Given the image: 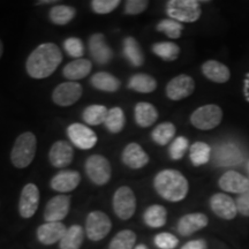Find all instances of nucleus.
Listing matches in <instances>:
<instances>
[{"mask_svg":"<svg viewBox=\"0 0 249 249\" xmlns=\"http://www.w3.org/2000/svg\"><path fill=\"white\" fill-rule=\"evenodd\" d=\"M61 61L60 48L54 43H43L29 54L26 62V71L33 79H46L54 73Z\"/></svg>","mask_w":249,"mask_h":249,"instance_id":"nucleus-1","label":"nucleus"},{"mask_svg":"<svg viewBox=\"0 0 249 249\" xmlns=\"http://www.w3.org/2000/svg\"><path fill=\"white\" fill-rule=\"evenodd\" d=\"M154 187L160 197L170 202H180L188 194L189 185L185 176L177 170H163L157 173Z\"/></svg>","mask_w":249,"mask_h":249,"instance_id":"nucleus-2","label":"nucleus"},{"mask_svg":"<svg viewBox=\"0 0 249 249\" xmlns=\"http://www.w3.org/2000/svg\"><path fill=\"white\" fill-rule=\"evenodd\" d=\"M37 140L31 132L22 133L15 140L11 152V161L17 169H26L34 160L36 155Z\"/></svg>","mask_w":249,"mask_h":249,"instance_id":"nucleus-3","label":"nucleus"},{"mask_svg":"<svg viewBox=\"0 0 249 249\" xmlns=\"http://www.w3.org/2000/svg\"><path fill=\"white\" fill-rule=\"evenodd\" d=\"M166 13L178 22H195L200 18L201 1L197 0H170L166 2Z\"/></svg>","mask_w":249,"mask_h":249,"instance_id":"nucleus-4","label":"nucleus"},{"mask_svg":"<svg viewBox=\"0 0 249 249\" xmlns=\"http://www.w3.org/2000/svg\"><path fill=\"white\" fill-rule=\"evenodd\" d=\"M223 120V111L218 105L208 104L196 108L191 116V124L200 130H211L219 126Z\"/></svg>","mask_w":249,"mask_h":249,"instance_id":"nucleus-5","label":"nucleus"},{"mask_svg":"<svg viewBox=\"0 0 249 249\" xmlns=\"http://www.w3.org/2000/svg\"><path fill=\"white\" fill-rule=\"evenodd\" d=\"M86 173L97 186H104L110 181L112 167L107 158L102 155H91L86 161Z\"/></svg>","mask_w":249,"mask_h":249,"instance_id":"nucleus-6","label":"nucleus"},{"mask_svg":"<svg viewBox=\"0 0 249 249\" xmlns=\"http://www.w3.org/2000/svg\"><path fill=\"white\" fill-rule=\"evenodd\" d=\"M112 204L117 217L123 220L130 219L136 210V198L132 188L128 186L119 187L114 193Z\"/></svg>","mask_w":249,"mask_h":249,"instance_id":"nucleus-7","label":"nucleus"},{"mask_svg":"<svg viewBox=\"0 0 249 249\" xmlns=\"http://www.w3.org/2000/svg\"><path fill=\"white\" fill-rule=\"evenodd\" d=\"M111 219L103 211H91L86 220V233L91 241H101L110 233Z\"/></svg>","mask_w":249,"mask_h":249,"instance_id":"nucleus-8","label":"nucleus"},{"mask_svg":"<svg viewBox=\"0 0 249 249\" xmlns=\"http://www.w3.org/2000/svg\"><path fill=\"white\" fill-rule=\"evenodd\" d=\"M82 92L83 89L80 83L67 81V82H62L55 87L52 92V101L59 107H71L79 101L82 96Z\"/></svg>","mask_w":249,"mask_h":249,"instance_id":"nucleus-9","label":"nucleus"},{"mask_svg":"<svg viewBox=\"0 0 249 249\" xmlns=\"http://www.w3.org/2000/svg\"><path fill=\"white\" fill-rule=\"evenodd\" d=\"M67 135L75 147L82 150H89L97 143V136L88 126L82 124H71L67 128Z\"/></svg>","mask_w":249,"mask_h":249,"instance_id":"nucleus-10","label":"nucleus"},{"mask_svg":"<svg viewBox=\"0 0 249 249\" xmlns=\"http://www.w3.org/2000/svg\"><path fill=\"white\" fill-rule=\"evenodd\" d=\"M39 204V189L35 183H27L22 188L18 201V213L22 218H31Z\"/></svg>","mask_w":249,"mask_h":249,"instance_id":"nucleus-11","label":"nucleus"},{"mask_svg":"<svg viewBox=\"0 0 249 249\" xmlns=\"http://www.w3.org/2000/svg\"><path fill=\"white\" fill-rule=\"evenodd\" d=\"M195 90V82L193 77L181 74L173 77L166 86V96L171 101H181L189 97Z\"/></svg>","mask_w":249,"mask_h":249,"instance_id":"nucleus-12","label":"nucleus"},{"mask_svg":"<svg viewBox=\"0 0 249 249\" xmlns=\"http://www.w3.org/2000/svg\"><path fill=\"white\" fill-rule=\"evenodd\" d=\"M71 197L67 195H57L48 202L44 211L46 223L61 222L70 213Z\"/></svg>","mask_w":249,"mask_h":249,"instance_id":"nucleus-13","label":"nucleus"},{"mask_svg":"<svg viewBox=\"0 0 249 249\" xmlns=\"http://www.w3.org/2000/svg\"><path fill=\"white\" fill-rule=\"evenodd\" d=\"M210 208L216 216L225 220L234 219L238 213L235 201L231 196L223 194V193H217L211 196Z\"/></svg>","mask_w":249,"mask_h":249,"instance_id":"nucleus-14","label":"nucleus"},{"mask_svg":"<svg viewBox=\"0 0 249 249\" xmlns=\"http://www.w3.org/2000/svg\"><path fill=\"white\" fill-rule=\"evenodd\" d=\"M89 51L93 60L98 65H107L113 58V51L107 45L103 34H93L89 38Z\"/></svg>","mask_w":249,"mask_h":249,"instance_id":"nucleus-15","label":"nucleus"},{"mask_svg":"<svg viewBox=\"0 0 249 249\" xmlns=\"http://www.w3.org/2000/svg\"><path fill=\"white\" fill-rule=\"evenodd\" d=\"M123 163L132 170H140L149 163V156L139 143L132 142L124 147L121 154Z\"/></svg>","mask_w":249,"mask_h":249,"instance_id":"nucleus-16","label":"nucleus"},{"mask_svg":"<svg viewBox=\"0 0 249 249\" xmlns=\"http://www.w3.org/2000/svg\"><path fill=\"white\" fill-rule=\"evenodd\" d=\"M74 157L73 148L66 141H57L49 151L50 163L57 169H64L71 163Z\"/></svg>","mask_w":249,"mask_h":249,"instance_id":"nucleus-17","label":"nucleus"},{"mask_svg":"<svg viewBox=\"0 0 249 249\" xmlns=\"http://www.w3.org/2000/svg\"><path fill=\"white\" fill-rule=\"evenodd\" d=\"M208 223H209V219H208L207 214L201 213H188L180 218L178 225H177V230H178L180 235L189 236L204 229L208 225Z\"/></svg>","mask_w":249,"mask_h":249,"instance_id":"nucleus-18","label":"nucleus"},{"mask_svg":"<svg viewBox=\"0 0 249 249\" xmlns=\"http://www.w3.org/2000/svg\"><path fill=\"white\" fill-rule=\"evenodd\" d=\"M220 189L234 194H242L249 189V180L235 171H227L218 180Z\"/></svg>","mask_w":249,"mask_h":249,"instance_id":"nucleus-19","label":"nucleus"},{"mask_svg":"<svg viewBox=\"0 0 249 249\" xmlns=\"http://www.w3.org/2000/svg\"><path fill=\"white\" fill-rule=\"evenodd\" d=\"M81 176L77 171L65 170L55 174L50 181V186L55 192L68 193L73 192L80 185Z\"/></svg>","mask_w":249,"mask_h":249,"instance_id":"nucleus-20","label":"nucleus"},{"mask_svg":"<svg viewBox=\"0 0 249 249\" xmlns=\"http://www.w3.org/2000/svg\"><path fill=\"white\" fill-rule=\"evenodd\" d=\"M67 227L61 222L57 223H45L37 229V239L40 244L50 246L60 240L66 234Z\"/></svg>","mask_w":249,"mask_h":249,"instance_id":"nucleus-21","label":"nucleus"},{"mask_svg":"<svg viewBox=\"0 0 249 249\" xmlns=\"http://www.w3.org/2000/svg\"><path fill=\"white\" fill-rule=\"evenodd\" d=\"M202 73L208 80L216 83H225L231 77V71L226 65L217 60H208L202 65Z\"/></svg>","mask_w":249,"mask_h":249,"instance_id":"nucleus-22","label":"nucleus"},{"mask_svg":"<svg viewBox=\"0 0 249 249\" xmlns=\"http://www.w3.org/2000/svg\"><path fill=\"white\" fill-rule=\"evenodd\" d=\"M91 68L92 64L88 59H75V60L70 62V64H67L64 67L62 74H64V76L66 79L73 81V82H76V81L82 80L88 76L90 71H91Z\"/></svg>","mask_w":249,"mask_h":249,"instance_id":"nucleus-23","label":"nucleus"},{"mask_svg":"<svg viewBox=\"0 0 249 249\" xmlns=\"http://www.w3.org/2000/svg\"><path fill=\"white\" fill-rule=\"evenodd\" d=\"M134 116H135V123L140 127H150L158 119V111L154 105L147 102H140L135 105L134 110Z\"/></svg>","mask_w":249,"mask_h":249,"instance_id":"nucleus-24","label":"nucleus"},{"mask_svg":"<svg viewBox=\"0 0 249 249\" xmlns=\"http://www.w3.org/2000/svg\"><path fill=\"white\" fill-rule=\"evenodd\" d=\"M124 55L134 67H141L144 64V54L141 46L134 37L129 36L124 39Z\"/></svg>","mask_w":249,"mask_h":249,"instance_id":"nucleus-25","label":"nucleus"},{"mask_svg":"<svg viewBox=\"0 0 249 249\" xmlns=\"http://www.w3.org/2000/svg\"><path fill=\"white\" fill-rule=\"evenodd\" d=\"M90 83L95 89L107 92H116L120 88V81L107 71H98L90 79Z\"/></svg>","mask_w":249,"mask_h":249,"instance_id":"nucleus-26","label":"nucleus"},{"mask_svg":"<svg viewBox=\"0 0 249 249\" xmlns=\"http://www.w3.org/2000/svg\"><path fill=\"white\" fill-rule=\"evenodd\" d=\"M167 219V211L163 205L155 204L150 205L144 214H143V220L145 225L151 227V229H160L166 224Z\"/></svg>","mask_w":249,"mask_h":249,"instance_id":"nucleus-27","label":"nucleus"},{"mask_svg":"<svg viewBox=\"0 0 249 249\" xmlns=\"http://www.w3.org/2000/svg\"><path fill=\"white\" fill-rule=\"evenodd\" d=\"M128 88L136 92L150 93L157 88V82L154 77L144 73H138L128 81Z\"/></svg>","mask_w":249,"mask_h":249,"instance_id":"nucleus-28","label":"nucleus"},{"mask_svg":"<svg viewBox=\"0 0 249 249\" xmlns=\"http://www.w3.org/2000/svg\"><path fill=\"white\" fill-rule=\"evenodd\" d=\"M85 239V231L80 225H73L67 229L66 234L59 242L60 249H80Z\"/></svg>","mask_w":249,"mask_h":249,"instance_id":"nucleus-29","label":"nucleus"},{"mask_svg":"<svg viewBox=\"0 0 249 249\" xmlns=\"http://www.w3.org/2000/svg\"><path fill=\"white\" fill-rule=\"evenodd\" d=\"M75 14L76 9L73 6L55 5L50 9L49 18L52 23L57 24V26H65L75 18Z\"/></svg>","mask_w":249,"mask_h":249,"instance_id":"nucleus-30","label":"nucleus"},{"mask_svg":"<svg viewBox=\"0 0 249 249\" xmlns=\"http://www.w3.org/2000/svg\"><path fill=\"white\" fill-rule=\"evenodd\" d=\"M152 52L165 61L177 60L180 54V48L173 42H160L152 45Z\"/></svg>","mask_w":249,"mask_h":249,"instance_id":"nucleus-31","label":"nucleus"},{"mask_svg":"<svg viewBox=\"0 0 249 249\" xmlns=\"http://www.w3.org/2000/svg\"><path fill=\"white\" fill-rule=\"evenodd\" d=\"M108 110L104 105H90L86 107L82 113V118L86 124H91V126H98L105 123L107 120Z\"/></svg>","mask_w":249,"mask_h":249,"instance_id":"nucleus-32","label":"nucleus"},{"mask_svg":"<svg viewBox=\"0 0 249 249\" xmlns=\"http://www.w3.org/2000/svg\"><path fill=\"white\" fill-rule=\"evenodd\" d=\"M176 132V126L172 123H161L152 130L151 138L157 144L166 145L172 141Z\"/></svg>","mask_w":249,"mask_h":249,"instance_id":"nucleus-33","label":"nucleus"},{"mask_svg":"<svg viewBox=\"0 0 249 249\" xmlns=\"http://www.w3.org/2000/svg\"><path fill=\"white\" fill-rule=\"evenodd\" d=\"M211 148L204 142H195L189 149V158L194 166H202L210 160Z\"/></svg>","mask_w":249,"mask_h":249,"instance_id":"nucleus-34","label":"nucleus"},{"mask_svg":"<svg viewBox=\"0 0 249 249\" xmlns=\"http://www.w3.org/2000/svg\"><path fill=\"white\" fill-rule=\"evenodd\" d=\"M124 113L121 107H112L108 110L107 120H105V127L108 132L112 134H118L124 129Z\"/></svg>","mask_w":249,"mask_h":249,"instance_id":"nucleus-35","label":"nucleus"},{"mask_svg":"<svg viewBox=\"0 0 249 249\" xmlns=\"http://www.w3.org/2000/svg\"><path fill=\"white\" fill-rule=\"evenodd\" d=\"M136 234L130 230H124L114 235L108 246V249H134Z\"/></svg>","mask_w":249,"mask_h":249,"instance_id":"nucleus-36","label":"nucleus"},{"mask_svg":"<svg viewBox=\"0 0 249 249\" xmlns=\"http://www.w3.org/2000/svg\"><path fill=\"white\" fill-rule=\"evenodd\" d=\"M156 29L160 31V33H164L169 38L178 39L181 36L183 24L176 20H172V18H165V20H161L157 24Z\"/></svg>","mask_w":249,"mask_h":249,"instance_id":"nucleus-37","label":"nucleus"},{"mask_svg":"<svg viewBox=\"0 0 249 249\" xmlns=\"http://www.w3.org/2000/svg\"><path fill=\"white\" fill-rule=\"evenodd\" d=\"M189 147L188 140L183 136H178L177 139L173 140V142L171 143L169 152L170 157L172 158L173 160H179L185 156L187 149Z\"/></svg>","mask_w":249,"mask_h":249,"instance_id":"nucleus-38","label":"nucleus"},{"mask_svg":"<svg viewBox=\"0 0 249 249\" xmlns=\"http://www.w3.org/2000/svg\"><path fill=\"white\" fill-rule=\"evenodd\" d=\"M64 49L70 57L75 59H81L85 54V46H83L82 40L77 37H70L64 42Z\"/></svg>","mask_w":249,"mask_h":249,"instance_id":"nucleus-39","label":"nucleus"},{"mask_svg":"<svg viewBox=\"0 0 249 249\" xmlns=\"http://www.w3.org/2000/svg\"><path fill=\"white\" fill-rule=\"evenodd\" d=\"M120 5V0H92L91 8L96 14H108Z\"/></svg>","mask_w":249,"mask_h":249,"instance_id":"nucleus-40","label":"nucleus"},{"mask_svg":"<svg viewBox=\"0 0 249 249\" xmlns=\"http://www.w3.org/2000/svg\"><path fill=\"white\" fill-rule=\"evenodd\" d=\"M155 245L160 249H174L179 245V240L176 235L164 232L155 236Z\"/></svg>","mask_w":249,"mask_h":249,"instance_id":"nucleus-41","label":"nucleus"},{"mask_svg":"<svg viewBox=\"0 0 249 249\" xmlns=\"http://www.w3.org/2000/svg\"><path fill=\"white\" fill-rule=\"evenodd\" d=\"M147 0H128L124 5V13L128 15H139L148 8Z\"/></svg>","mask_w":249,"mask_h":249,"instance_id":"nucleus-42","label":"nucleus"},{"mask_svg":"<svg viewBox=\"0 0 249 249\" xmlns=\"http://www.w3.org/2000/svg\"><path fill=\"white\" fill-rule=\"evenodd\" d=\"M235 204L239 213L245 217H249V189L238 196Z\"/></svg>","mask_w":249,"mask_h":249,"instance_id":"nucleus-43","label":"nucleus"},{"mask_svg":"<svg viewBox=\"0 0 249 249\" xmlns=\"http://www.w3.org/2000/svg\"><path fill=\"white\" fill-rule=\"evenodd\" d=\"M181 249H207V242L203 239H196L187 242L182 246Z\"/></svg>","mask_w":249,"mask_h":249,"instance_id":"nucleus-44","label":"nucleus"},{"mask_svg":"<svg viewBox=\"0 0 249 249\" xmlns=\"http://www.w3.org/2000/svg\"><path fill=\"white\" fill-rule=\"evenodd\" d=\"M58 1H54V0H42V1H37V5H45V4H57Z\"/></svg>","mask_w":249,"mask_h":249,"instance_id":"nucleus-45","label":"nucleus"},{"mask_svg":"<svg viewBox=\"0 0 249 249\" xmlns=\"http://www.w3.org/2000/svg\"><path fill=\"white\" fill-rule=\"evenodd\" d=\"M2 53H4V45H2L1 39H0V58H1Z\"/></svg>","mask_w":249,"mask_h":249,"instance_id":"nucleus-46","label":"nucleus"},{"mask_svg":"<svg viewBox=\"0 0 249 249\" xmlns=\"http://www.w3.org/2000/svg\"><path fill=\"white\" fill-rule=\"evenodd\" d=\"M134 249H148V247H147V246H144V245H139V246H136V247Z\"/></svg>","mask_w":249,"mask_h":249,"instance_id":"nucleus-47","label":"nucleus"}]
</instances>
